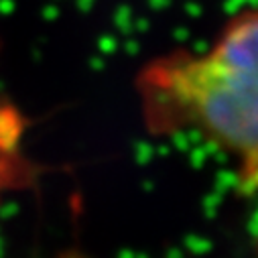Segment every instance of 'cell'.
I'll return each instance as SVG.
<instances>
[{
  "instance_id": "1",
  "label": "cell",
  "mask_w": 258,
  "mask_h": 258,
  "mask_svg": "<svg viewBox=\"0 0 258 258\" xmlns=\"http://www.w3.org/2000/svg\"><path fill=\"white\" fill-rule=\"evenodd\" d=\"M137 94L149 135L206 141L232 163L242 196H258V9L234 15L204 51L145 63Z\"/></svg>"
},
{
  "instance_id": "2",
  "label": "cell",
  "mask_w": 258,
  "mask_h": 258,
  "mask_svg": "<svg viewBox=\"0 0 258 258\" xmlns=\"http://www.w3.org/2000/svg\"><path fill=\"white\" fill-rule=\"evenodd\" d=\"M27 120L9 100L0 98V206L9 193L35 183L37 169L25 151Z\"/></svg>"
}]
</instances>
